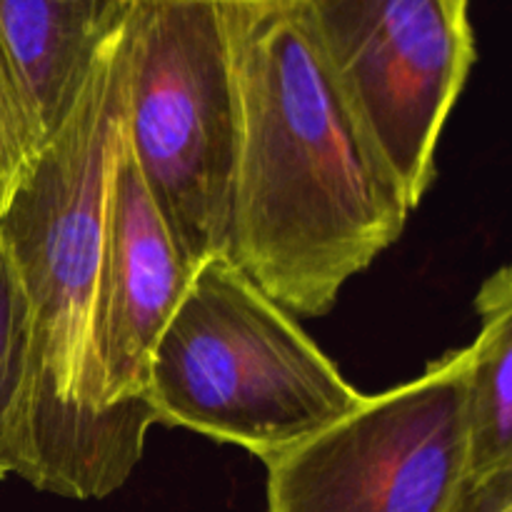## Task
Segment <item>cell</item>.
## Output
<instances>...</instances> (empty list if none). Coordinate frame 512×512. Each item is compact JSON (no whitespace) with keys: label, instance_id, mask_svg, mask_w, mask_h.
Returning a JSON list of instances; mask_svg holds the SVG:
<instances>
[{"label":"cell","instance_id":"obj_12","mask_svg":"<svg viewBox=\"0 0 512 512\" xmlns=\"http://www.w3.org/2000/svg\"><path fill=\"white\" fill-rule=\"evenodd\" d=\"M500 512H512V508H508V510H500Z\"/></svg>","mask_w":512,"mask_h":512},{"label":"cell","instance_id":"obj_9","mask_svg":"<svg viewBox=\"0 0 512 512\" xmlns=\"http://www.w3.org/2000/svg\"><path fill=\"white\" fill-rule=\"evenodd\" d=\"M483 318L468 348L465 390V483L455 512L512 508V278L490 275L475 298Z\"/></svg>","mask_w":512,"mask_h":512},{"label":"cell","instance_id":"obj_8","mask_svg":"<svg viewBox=\"0 0 512 512\" xmlns=\"http://www.w3.org/2000/svg\"><path fill=\"white\" fill-rule=\"evenodd\" d=\"M133 0H0V55L43 145L78 105Z\"/></svg>","mask_w":512,"mask_h":512},{"label":"cell","instance_id":"obj_10","mask_svg":"<svg viewBox=\"0 0 512 512\" xmlns=\"http://www.w3.org/2000/svg\"><path fill=\"white\" fill-rule=\"evenodd\" d=\"M30 365V320L23 288L0 243V480L13 475L15 440Z\"/></svg>","mask_w":512,"mask_h":512},{"label":"cell","instance_id":"obj_6","mask_svg":"<svg viewBox=\"0 0 512 512\" xmlns=\"http://www.w3.org/2000/svg\"><path fill=\"white\" fill-rule=\"evenodd\" d=\"M468 348L268 460V512H455Z\"/></svg>","mask_w":512,"mask_h":512},{"label":"cell","instance_id":"obj_2","mask_svg":"<svg viewBox=\"0 0 512 512\" xmlns=\"http://www.w3.org/2000/svg\"><path fill=\"white\" fill-rule=\"evenodd\" d=\"M120 115L123 78L113 40L73 113L38 150L0 213V243L30 320L13 475L75 500L123 488L140 463L150 425L158 423L148 398L105 410L80 403Z\"/></svg>","mask_w":512,"mask_h":512},{"label":"cell","instance_id":"obj_7","mask_svg":"<svg viewBox=\"0 0 512 512\" xmlns=\"http://www.w3.org/2000/svg\"><path fill=\"white\" fill-rule=\"evenodd\" d=\"M193 275L195 268L155 208L120 128L90 310L88 375L80 395L85 408L105 410L148 398L153 350Z\"/></svg>","mask_w":512,"mask_h":512},{"label":"cell","instance_id":"obj_5","mask_svg":"<svg viewBox=\"0 0 512 512\" xmlns=\"http://www.w3.org/2000/svg\"><path fill=\"white\" fill-rule=\"evenodd\" d=\"M410 205L475 63L470 0H285Z\"/></svg>","mask_w":512,"mask_h":512},{"label":"cell","instance_id":"obj_3","mask_svg":"<svg viewBox=\"0 0 512 512\" xmlns=\"http://www.w3.org/2000/svg\"><path fill=\"white\" fill-rule=\"evenodd\" d=\"M333 360L228 255L195 270L153 350L158 423L233 443L263 463L363 403Z\"/></svg>","mask_w":512,"mask_h":512},{"label":"cell","instance_id":"obj_11","mask_svg":"<svg viewBox=\"0 0 512 512\" xmlns=\"http://www.w3.org/2000/svg\"><path fill=\"white\" fill-rule=\"evenodd\" d=\"M40 148L43 138L38 125L30 118L18 85L0 55V213Z\"/></svg>","mask_w":512,"mask_h":512},{"label":"cell","instance_id":"obj_4","mask_svg":"<svg viewBox=\"0 0 512 512\" xmlns=\"http://www.w3.org/2000/svg\"><path fill=\"white\" fill-rule=\"evenodd\" d=\"M115 55L130 155L198 270L228 255L240 153L228 0H133Z\"/></svg>","mask_w":512,"mask_h":512},{"label":"cell","instance_id":"obj_1","mask_svg":"<svg viewBox=\"0 0 512 512\" xmlns=\"http://www.w3.org/2000/svg\"><path fill=\"white\" fill-rule=\"evenodd\" d=\"M228 18L240 95L228 258L280 308L318 318L413 205L285 0H228Z\"/></svg>","mask_w":512,"mask_h":512}]
</instances>
